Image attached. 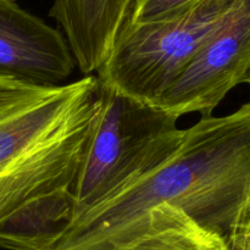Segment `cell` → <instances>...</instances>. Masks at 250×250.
<instances>
[{
    "mask_svg": "<svg viewBox=\"0 0 250 250\" xmlns=\"http://www.w3.org/2000/svg\"><path fill=\"white\" fill-rule=\"evenodd\" d=\"M99 106L93 75L54 87L0 77V217L71 187Z\"/></svg>",
    "mask_w": 250,
    "mask_h": 250,
    "instance_id": "cell-2",
    "label": "cell"
},
{
    "mask_svg": "<svg viewBox=\"0 0 250 250\" xmlns=\"http://www.w3.org/2000/svg\"><path fill=\"white\" fill-rule=\"evenodd\" d=\"M250 70V0H242L154 105L180 119L212 111Z\"/></svg>",
    "mask_w": 250,
    "mask_h": 250,
    "instance_id": "cell-5",
    "label": "cell"
},
{
    "mask_svg": "<svg viewBox=\"0 0 250 250\" xmlns=\"http://www.w3.org/2000/svg\"><path fill=\"white\" fill-rule=\"evenodd\" d=\"M242 0H197L182 11L129 24L98 70L100 84L155 104Z\"/></svg>",
    "mask_w": 250,
    "mask_h": 250,
    "instance_id": "cell-4",
    "label": "cell"
},
{
    "mask_svg": "<svg viewBox=\"0 0 250 250\" xmlns=\"http://www.w3.org/2000/svg\"><path fill=\"white\" fill-rule=\"evenodd\" d=\"M104 250H224V242L185 211L165 204L151 210L131 237Z\"/></svg>",
    "mask_w": 250,
    "mask_h": 250,
    "instance_id": "cell-9",
    "label": "cell"
},
{
    "mask_svg": "<svg viewBox=\"0 0 250 250\" xmlns=\"http://www.w3.org/2000/svg\"><path fill=\"white\" fill-rule=\"evenodd\" d=\"M197 0H132L127 26L159 21L182 11Z\"/></svg>",
    "mask_w": 250,
    "mask_h": 250,
    "instance_id": "cell-10",
    "label": "cell"
},
{
    "mask_svg": "<svg viewBox=\"0 0 250 250\" xmlns=\"http://www.w3.org/2000/svg\"><path fill=\"white\" fill-rule=\"evenodd\" d=\"M99 100V112L70 187L73 217L155 170L177 150L185 136L178 117L156 105L100 83Z\"/></svg>",
    "mask_w": 250,
    "mask_h": 250,
    "instance_id": "cell-3",
    "label": "cell"
},
{
    "mask_svg": "<svg viewBox=\"0 0 250 250\" xmlns=\"http://www.w3.org/2000/svg\"><path fill=\"white\" fill-rule=\"evenodd\" d=\"M76 67L59 29L16 0H0V77L43 87L63 84Z\"/></svg>",
    "mask_w": 250,
    "mask_h": 250,
    "instance_id": "cell-6",
    "label": "cell"
},
{
    "mask_svg": "<svg viewBox=\"0 0 250 250\" xmlns=\"http://www.w3.org/2000/svg\"><path fill=\"white\" fill-rule=\"evenodd\" d=\"M250 198V103L185 128L177 150L155 170L72 219L53 250H104L138 229L160 205L178 208L225 239Z\"/></svg>",
    "mask_w": 250,
    "mask_h": 250,
    "instance_id": "cell-1",
    "label": "cell"
},
{
    "mask_svg": "<svg viewBox=\"0 0 250 250\" xmlns=\"http://www.w3.org/2000/svg\"><path fill=\"white\" fill-rule=\"evenodd\" d=\"M132 0H53L49 16L62 28L76 66L98 72L127 26Z\"/></svg>",
    "mask_w": 250,
    "mask_h": 250,
    "instance_id": "cell-7",
    "label": "cell"
},
{
    "mask_svg": "<svg viewBox=\"0 0 250 250\" xmlns=\"http://www.w3.org/2000/svg\"><path fill=\"white\" fill-rule=\"evenodd\" d=\"M244 84H248L249 88H250V70L248 71V73H247L246 78H244Z\"/></svg>",
    "mask_w": 250,
    "mask_h": 250,
    "instance_id": "cell-13",
    "label": "cell"
},
{
    "mask_svg": "<svg viewBox=\"0 0 250 250\" xmlns=\"http://www.w3.org/2000/svg\"><path fill=\"white\" fill-rule=\"evenodd\" d=\"M73 211L70 187L31 198L0 217V248L53 250L72 221Z\"/></svg>",
    "mask_w": 250,
    "mask_h": 250,
    "instance_id": "cell-8",
    "label": "cell"
},
{
    "mask_svg": "<svg viewBox=\"0 0 250 250\" xmlns=\"http://www.w3.org/2000/svg\"><path fill=\"white\" fill-rule=\"evenodd\" d=\"M242 219L247 220V221L250 222V198H249L248 203H247V205H246V209H244V212H243V216H242ZM241 220H239V221H241Z\"/></svg>",
    "mask_w": 250,
    "mask_h": 250,
    "instance_id": "cell-12",
    "label": "cell"
},
{
    "mask_svg": "<svg viewBox=\"0 0 250 250\" xmlns=\"http://www.w3.org/2000/svg\"><path fill=\"white\" fill-rule=\"evenodd\" d=\"M222 242L224 250H250V222L242 219Z\"/></svg>",
    "mask_w": 250,
    "mask_h": 250,
    "instance_id": "cell-11",
    "label": "cell"
}]
</instances>
